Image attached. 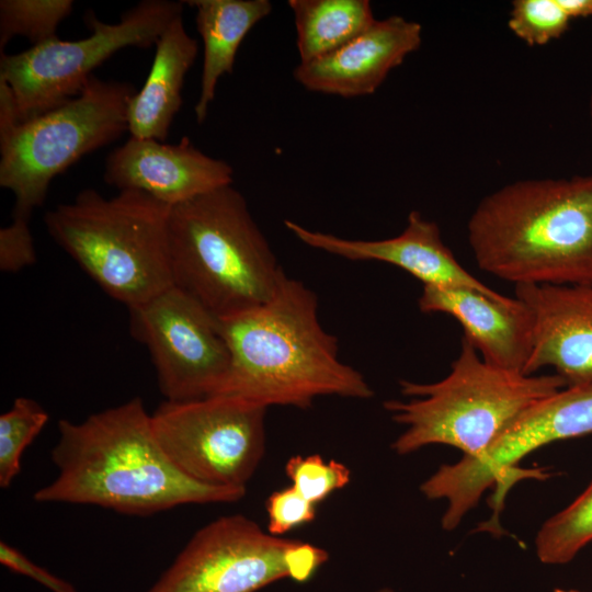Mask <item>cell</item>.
Here are the masks:
<instances>
[{
    "mask_svg": "<svg viewBox=\"0 0 592 592\" xmlns=\"http://www.w3.org/2000/svg\"><path fill=\"white\" fill-rule=\"evenodd\" d=\"M52 451L58 476L38 489L37 502L90 504L150 515L183 504L236 502L247 489L195 481L160 447L140 398L89 415L62 419Z\"/></svg>",
    "mask_w": 592,
    "mask_h": 592,
    "instance_id": "cell-1",
    "label": "cell"
},
{
    "mask_svg": "<svg viewBox=\"0 0 592 592\" xmlns=\"http://www.w3.org/2000/svg\"><path fill=\"white\" fill-rule=\"evenodd\" d=\"M218 321L230 362L216 395L266 409L374 395L364 376L340 361L337 337L319 321L316 294L298 280L284 274L267 301Z\"/></svg>",
    "mask_w": 592,
    "mask_h": 592,
    "instance_id": "cell-2",
    "label": "cell"
},
{
    "mask_svg": "<svg viewBox=\"0 0 592 592\" xmlns=\"http://www.w3.org/2000/svg\"><path fill=\"white\" fill-rule=\"evenodd\" d=\"M467 231L478 266L501 280L592 284V175L509 183L480 201Z\"/></svg>",
    "mask_w": 592,
    "mask_h": 592,
    "instance_id": "cell-3",
    "label": "cell"
},
{
    "mask_svg": "<svg viewBox=\"0 0 592 592\" xmlns=\"http://www.w3.org/2000/svg\"><path fill=\"white\" fill-rule=\"evenodd\" d=\"M169 250L172 285L218 320L267 301L285 274L232 184L171 208Z\"/></svg>",
    "mask_w": 592,
    "mask_h": 592,
    "instance_id": "cell-4",
    "label": "cell"
},
{
    "mask_svg": "<svg viewBox=\"0 0 592 592\" xmlns=\"http://www.w3.org/2000/svg\"><path fill=\"white\" fill-rule=\"evenodd\" d=\"M399 385L410 399L384 402L392 420L405 426L391 448L407 455L442 444L458 448L463 456L482 453L531 406L566 387L556 374L524 375L494 367L464 337L445 378Z\"/></svg>",
    "mask_w": 592,
    "mask_h": 592,
    "instance_id": "cell-5",
    "label": "cell"
},
{
    "mask_svg": "<svg viewBox=\"0 0 592 592\" xmlns=\"http://www.w3.org/2000/svg\"><path fill=\"white\" fill-rule=\"evenodd\" d=\"M171 208L137 190L105 198L86 189L47 212L44 221L56 243L109 296L132 308L172 286Z\"/></svg>",
    "mask_w": 592,
    "mask_h": 592,
    "instance_id": "cell-6",
    "label": "cell"
},
{
    "mask_svg": "<svg viewBox=\"0 0 592 592\" xmlns=\"http://www.w3.org/2000/svg\"><path fill=\"white\" fill-rule=\"evenodd\" d=\"M129 82L92 77L77 96L27 121L0 140V185L15 198L12 216L30 219L55 177L128 132Z\"/></svg>",
    "mask_w": 592,
    "mask_h": 592,
    "instance_id": "cell-7",
    "label": "cell"
},
{
    "mask_svg": "<svg viewBox=\"0 0 592 592\" xmlns=\"http://www.w3.org/2000/svg\"><path fill=\"white\" fill-rule=\"evenodd\" d=\"M182 1L144 0L124 12L117 23L100 21L89 11L88 37H59L18 54H0V81L9 84L21 122L33 118L80 94L92 72L116 52L150 48L168 25L183 13Z\"/></svg>",
    "mask_w": 592,
    "mask_h": 592,
    "instance_id": "cell-8",
    "label": "cell"
},
{
    "mask_svg": "<svg viewBox=\"0 0 592 592\" xmlns=\"http://www.w3.org/2000/svg\"><path fill=\"white\" fill-rule=\"evenodd\" d=\"M592 434V387H565L525 410L487 449L444 464L420 486L429 500H446L442 527L456 528L491 486L499 513L506 489L520 478L545 479L548 473L520 469L532 452L556 441Z\"/></svg>",
    "mask_w": 592,
    "mask_h": 592,
    "instance_id": "cell-9",
    "label": "cell"
},
{
    "mask_svg": "<svg viewBox=\"0 0 592 592\" xmlns=\"http://www.w3.org/2000/svg\"><path fill=\"white\" fill-rule=\"evenodd\" d=\"M327 559L315 545L226 515L200 528L147 592H255L281 579L305 582Z\"/></svg>",
    "mask_w": 592,
    "mask_h": 592,
    "instance_id": "cell-10",
    "label": "cell"
},
{
    "mask_svg": "<svg viewBox=\"0 0 592 592\" xmlns=\"http://www.w3.org/2000/svg\"><path fill=\"white\" fill-rule=\"evenodd\" d=\"M266 408L215 395L164 400L151 414L153 434L168 458L201 483L247 489L265 451Z\"/></svg>",
    "mask_w": 592,
    "mask_h": 592,
    "instance_id": "cell-11",
    "label": "cell"
},
{
    "mask_svg": "<svg viewBox=\"0 0 592 592\" xmlns=\"http://www.w3.org/2000/svg\"><path fill=\"white\" fill-rule=\"evenodd\" d=\"M128 311L130 333L147 346L166 400L217 394L230 362L218 319L173 285Z\"/></svg>",
    "mask_w": 592,
    "mask_h": 592,
    "instance_id": "cell-12",
    "label": "cell"
},
{
    "mask_svg": "<svg viewBox=\"0 0 592 592\" xmlns=\"http://www.w3.org/2000/svg\"><path fill=\"white\" fill-rule=\"evenodd\" d=\"M234 169L200 150L184 136L177 144L129 137L105 160L104 181L141 191L171 207L232 184Z\"/></svg>",
    "mask_w": 592,
    "mask_h": 592,
    "instance_id": "cell-13",
    "label": "cell"
},
{
    "mask_svg": "<svg viewBox=\"0 0 592 592\" xmlns=\"http://www.w3.org/2000/svg\"><path fill=\"white\" fill-rule=\"evenodd\" d=\"M534 316L525 375L553 367L566 387H592V284L515 285Z\"/></svg>",
    "mask_w": 592,
    "mask_h": 592,
    "instance_id": "cell-14",
    "label": "cell"
},
{
    "mask_svg": "<svg viewBox=\"0 0 592 592\" xmlns=\"http://www.w3.org/2000/svg\"><path fill=\"white\" fill-rule=\"evenodd\" d=\"M285 227L304 244L351 261H379L395 265L423 283L442 288H473L498 294L471 275L444 243L436 223L412 210L405 229L382 240H353L310 230L286 219Z\"/></svg>",
    "mask_w": 592,
    "mask_h": 592,
    "instance_id": "cell-15",
    "label": "cell"
},
{
    "mask_svg": "<svg viewBox=\"0 0 592 592\" xmlns=\"http://www.w3.org/2000/svg\"><path fill=\"white\" fill-rule=\"evenodd\" d=\"M422 26L400 15L376 20L337 50L299 62L294 79L306 90L342 98L375 93L390 71L419 49Z\"/></svg>",
    "mask_w": 592,
    "mask_h": 592,
    "instance_id": "cell-16",
    "label": "cell"
},
{
    "mask_svg": "<svg viewBox=\"0 0 592 592\" xmlns=\"http://www.w3.org/2000/svg\"><path fill=\"white\" fill-rule=\"evenodd\" d=\"M424 314L456 319L466 338L488 364L525 375L534 339V316L519 298L473 288L423 286L418 299Z\"/></svg>",
    "mask_w": 592,
    "mask_h": 592,
    "instance_id": "cell-17",
    "label": "cell"
},
{
    "mask_svg": "<svg viewBox=\"0 0 592 592\" xmlns=\"http://www.w3.org/2000/svg\"><path fill=\"white\" fill-rule=\"evenodd\" d=\"M148 77L127 109L128 133L135 138L164 141L182 105V89L198 52L197 41L175 18L158 38Z\"/></svg>",
    "mask_w": 592,
    "mask_h": 592,
    "instance_id": "cell-18",
    "label": "cell"
},
{
    "mask_svg": "<svg viewBox=\"0 0 592 592\" xmlns=\"http://www.w3.org/2000/svg\"><path fill=\"white\" fill-rule=\"evenodd\" d=\"M195 24L203 41L201 90L194 106L197 123H203L224 75L234 71L237 52L255 24L272 11L269 0H190Z\"/></svg>",
    "mask_w": 592,
    "mask_h": 592,
    "instance_id": "cell-19",
    "label": "cell"
},
{
    "mask_svg": "<svg viewBox=\"0 0 592 592\" xmlns=\"http://www.w3.org/2000/svg\"><path fill=\"white\" fill-rule=\"evenodd\" d=\"M300 62L342 47L375 21L368 0H289Z\"/></svg>",
    "mask_w": 592,
    "mask_h": 592,
    "instance_id": "cell-20",
    "label": "cell"
},
{
    "mask_svg": "<svg viewBox=\"0 0 592 592\" xmlns=\"http://www.w3.org/2000/svg\"><path fill=\"white\" fill-rule=\"evenodd\" d=\"M591 542L592 481L568 506L544 522L535 537V550L543 563L563 565Z\"/></svg>",
    "mask_w": 592,
    "mask_h": 592,
    "instance_id": "cell-21",
    "label": "cell"
},
{
    "mask_svg": "<svg viewBox=\"0 0 592 592\" xmlns=\"http://www.w3.org/2000/svg\"><path fill=\"white\" fill-rule=\"evenodd\" d=\"M72 8L71 0H1L0 50L18 35L32 46L58 37L57 29Z\"/></svg>",
    "mask_w": 592,
    "mask_h": 592,
    "instance_id": "cell-22",
    "label": "cell"
},
{
    "mask_svg": "<svg viewBox=\"0 0 592 592\" xmlns=\"http://www.w3.org/2000/svg\"><path fill=\"white\" fill-rule=\"evenodd\" d=\"M46 410L31 398L20 397L0 415V486L8 488L21 468L25 448L45 426Z\"/></svg>",
    "mask_w": 592,
    "mask_h": 592,
    "instance_id": "cell-23",
    "label": "cell"
},
{
    "mask_svg": "<svg viewBox=\"0 0 592 592\" xmlns=\"http://www.w3.org/2000/svg\"><path fill=\"white\" fill-rule=\"evenodd\" d=\"M571 19L559 0H514L508 26L530 46H542L559 38Z\"/></svg>",
    "mask_w": 592,
    "mask_h": 592,
    "instance_id": "cell-24",
    "label": "cell"
},
{
    "mask_svg": "<svg viewBox=\"0 0 592 592\" xmlns=\"http://www.w3.org/2000/svg\"><path fill=\"white\" fill-rule=\"evenodd\" d=\"M285 474L306 500L318 504L351 481V470L334 459L318 454L295 455L285 464Z\"/></svg>",
    "mask_w": 592,
    "mask_h": 592,
    "instance_id": "cell-25",
    "label": "cell"
},
{
    "mask_svg": "<svg viewBox=\"0 0 592 592\" xmlns=\"http://www.w3.org/2000/svg\"><path fill=\"white\" fill-rule=\"evenodd\" d=\"M316 506L293 486L272 492L265 502L267 532L282 537L292 530L312 522L316 517Z\"/></svg>",
    "mask_w": 592,
    "mask_h": 592,
    "instance_id": "cell-26",
    "label": "cell"
},
{
    "mask_svg": "<svg viewBox=\"0 0 592 592\" xmlns=\"http://www.w3.org/2000/svg\"><path fill=\"white\" fill-rule=\"evenodd\" d=\"M27 218L12 216V221L0 229V270L18 272L36 261L34 239Z\"/></svg>",
    "mask_w": 592,
    "mask_h": 592,
    "instance_id": "cell-27",
    "label": "cell"
},
{
    "mask_svg": "<svg viewBox=\"0 0 592 592\" xmlns=\"http://www.w3.org/2000/svg\"><path fill=\"white\" fill-rule=\"evenodd\" d=\"M0 562L11 571L24 574L44 584L53 592H77L70 583L37 566L20 550L5 542L0 543Z\"/></svg>",
    "mask_w": 592,
    "mask_h": 592,
    "instance_id": "cell-28",
    "label": "cell"
},
{
    "mask_svg": "<svg viewBox=\"0 0 592 592\" xmlns=\"http://www.w3.org/2000/svg\"><path fill=\"white\" fill-rule=\"evenodd\" d=\"M21 123L14 95L4 81H0V140L5 139Z\"/></svg>",
    "mask_w": 592,
    "mask_h": 592,
    "instance_id": "cell-29",
    "label": "cell"
},
{
    "mask_svg": "<svg viewBox=\"0 0 592 592\" xmlns=\"http://www.w3.org/2000/svg\"><path fill=\"white\" fill-rule=\"evenodd\" d=\"M559 3L571 20L592 15V0H559Z\"/></svg>",
    "mask_w": 592,
    "mask_h": 592,
    "instance_id": "cell-30",
    "label": "cell"
},
{
    "mask_svg": "<svg viewBox=\"0 0 592 592\" xmlns=\"http://www.w3.org/2000/svg\"><path fill=\"white\" fill-rule=\"evenodd\" d=\"M589 113H590V122H591V130H592V90H591L590 101H589Z\"/></svg>",
    "mask_w": 592,
    "mask_h": 592,
    "instance_id": "cell-31",
    "label": "cell"
},
{
    "mask_svg": "<svg viewBox=\"0 0 592 592\" xmlns=\"http://www.w3.org/2000/svg\"><path fill=\"white\" fill-rule=\"evenodd\" d=\"M554 592H580V591L573 590V589H570V590H566V589H555Z\"/></svg>",
    "mask_w": 592,
    "mask_h": 592,
    "instance_id": "cell-32",
    "label": "cell"
},
{
    "mask_svg": "<svg viewBox=\"0 0 592 592\" xmlns=\"http://www.w3.org/2000/svg\"><path fill=\"white\" fill-rule=\"evenodd\" d=\"M377 592H394L390 588H382Z\"/></svg>",
    "mask_w": 592,
    "mask_h": 592,
    "instance_id": "cell-33",
    "label": "cell"
}]
</instances>
